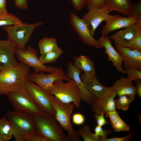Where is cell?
<instances>
[{
  "label": "cell",
  "instance_id": "f546056e",
  "mask_svg": "<svg viewBox=\"0 0 141 141\" xmlns=\"http://www.w3.org/2000/svg\"><path fill=\"white\" fill-rule=\"evenodd\" d=\"M126 47L141 51V29L138 30Z\"/></svg>",
  "mask_w": 141,
  "mask_h": 141
},
{
  "label": "cell",
  "instance_id": "83f0119b",
  "mask_svg": "<svg viewBox=\"0 0 141 141\" xmlns=\"http://www.w3.org/2000/svg\"><path fill=\"white\" fill-rule=\"evenodd\" d=\"M77 131L85 141H101L100 137L99 138L96 137L88 125L80 127Z\"/></svg>",
  "mask_w": 141,
  "mask_h": 141
},
{
  "label": "cell",
  "instance_id": "52a82bcc",
  "mask_svg": "<svg viewBox=\"0 0 141 141\" xmlns=\"http://www.w3.org/2000/svg\"><path fill=\"white\" fill-rule=\"evenodd\" d=\"M6 95L15 111L33 115L43 112L25 88Z\"/></svg>",
  "mask_w": 141,
  "mask_h": 141
},
{
  "label": "cell",
  "instance_id": "6da1fadb",
  "mask_svg": "<svg viewBox=\"0 0 141 141\" xmlns=\"http://www.w3.org/2000/svg\"><path fill=\"white\" fill-rule=\"evenodd\" d=\"M30 67L20 62L0 71V96L25 88Z\"/></svg>",
  "mask_w": 141,
  "mask_h": 141
},
{
  "label": "cell",
  "instance_id": "4dcf8cb0",
  "mask_svg": "<svg viewBox=\"0 0 141 141\" xmlns=\"http://www.w3.org/2000/svg\"><path fill=\"white\" fill-rule=\"evenodd\" d=\"M125 74H127V78L133 81L137 79H141V70L137 68L132 67H124Z\"/></svg>",
  "mask_w": 141,
  "mask_h": 141
},
{
  "label": "cell",
  "instance_id": "7a4b0ae2",
  "mask_svg": "<svg viewBox=\"0 0 141 141\" xmlns=\"http://www.w3.org/2000/svg\"><path fill=\"white\" fill-rule=\"evenodd\" d=\"M34 116L37 132L47 141H68L54 116L43 112Z\"/></svg>",
  "mask_w": 141,
  "mask_h": 141
},
{
  "label": "cell",
  "instance_id": "e575fe53",
  "mask_svg": "<svg viewBox=\"0 0 141 141\" xmlns=\"http://www.w3.org/2000/svg\"><path fill=\"white\" fill-rule=\"evenodd\" d=\"M131 15L141 19V1L140 0L136 2L131 3Z\"/></svg>",
  "mask_w": 141,
  "mask_h": 141
},
{
  "label": "cell",
  "instance_id": "ee69618b",
  "mask_svg": "<svg viewBox=\"0 0 141 141\" xmlns=\"http://www.w3.org/2000/svg\"><path fill=\"white\" fill-rule=\"evenodd\" d=\"M141 79H137L134 80L136 85V94L141 97Z\"/></svg>",
  "mask_w": 141,
  "mask_h": 141
},
{
  "label": "cell",
  "instance_id": "603a6c76",
  "mask_svg": "<svg viewBox=\"0 0 141 141\" xmlns=\"http://www.w3.org/2000/svg\"><path fill=\"white\" fill-rule=\"evenodd\" d=\"M73 64L86 74L96 75L95 64L93 61L88 56L84 55L74 56Z\"/></svg>",
  "mask_w": 141,
  "mask_h": 141
},
{
  "label": "cell",
  "instance_id": "8fae6325",
  "mask_svg": "<svg viewBox=\"0 0 141 141\" xmlns=\"http://www.w3.org/2000/svg\"><path fill=\"white\" fill-rule=\"evenodd\" d=\"M69 21L72 26L83 43L89 46L101 48L99 41L93 38L88 25L83 20L72 12L70 14Z\"/></svg>",
  "mask_w": 141,
  "mask_h": 141
},
{
  "label": "cell",
  "instance_id": "60d3db41",
  "mask_svg": "<svg viewBox=\"0 0 141 141\" xmlns=\"http://www.w3.org/2000/svg\"><path fill=\"white\" fill-rule=\"evenodd\" d=\"M104 113L103 112L100 114L95 113L93 115L97 125L101 127L105 125L108 123V121L104 118Z\"/></svg>",
  "mask_w": 141,
  "mask_h": 141
},
{
  "label": "cell",
  "instance_id": "cb8c5ba5",
  "mask_svg": "<svg viewBox=\"0 0 141 141\" xmlns=\"http://www.w3.org/2000/svg\"><path fill=\"white\" fill-rule=\"evenodd\" d=\"M13 130L6 116L0 119V141H7L13 136Z\"/></svg>",
  "mask_w": 141,
  "mask_h": 141
},
{
  "label": "cell",
  "instance_id": "f1b7e54d",
  "mask_svg": "<svg viewBox=\"0 0 141 141\" xmlns=\"http://www.w3.org/2000/svg\"><path fill=\"white\" fill-rule=\"evenodd\" d=\"M22 22L15 15L8 13L7 14L0 16V27L19 24Z\"/></svg>",
  "mask_w": 141,
  "mask_h": 141
},
{
  "label": "cell",
  "instance_id": "9a60e30c",
  "mask_svg": "<svg viewBox=\"0 0 141 141\" xmlns=\"http://www.w3.org/2000/svg\"><path fill=\"white\" fill-rule=\"evenodd\" d=\"M67 65L66 75L69 78L73 79L77 85L81 93V100L88 104H91L96 98L92 93L87 90L81 80L80 76L81 70L76 67L70 61H68Z\"/></svg>",
  "mask_w": 141,
  "mask_h": 141
},
{
  "label": "cell",
  "instance_id": "836d02e7",
  "mask_svg": "<svg viewBox=\"0 0 141 141\" xmlns=\"http://www.w3.org/2000/svg\"><path fill=\"white\" fill-rule=\"evenodd\" d=\"M105 0H88L86 4L89 10L93 8H101L105 7Z\"/></svg>",
  "mask_w": 141,
  "mask_h": 141
},
{
  "label": "cell",
  "instance_id": "4316f807",
  "mask_svg": "<svg viewBox=\"0 0 141 141\" xmlns=\"http://www.w3.org/2000/svg\"><path fill=\"white\" fill-rule=\"evenodd\" d=\"M135 99V98L130 95H123L119 96L118 99L114 100L115 106L119 109L127 111L130 104Z\"/></svg>",
  "mask_w": 141,
  "mask_h": 141
},
{
  "label": "cell",
  "instance_id": "d590c367",
  "mask_svg": "<svg viewBox=\"0 0 141 141\" xmlns=\"http://www.w3.org/2000/svg\"><path fill=\"white\" fill-rule=\"evenodd\" d=\"M95 133L94 135L97 138H101L106 137L108 135L110 134L112 131L111 130H108L103 129L102 127L97 125L95 129Z\"/></svg>",
  "mask_w": 141,
  "mask_h": 141
},
{
  "label": "cell",
  "instance_id": "7c38bea8",
  "mask_svg": "<svg viewBox=\"0 0 141 141\" xmlns=\"http://www.w3.org/2000/svg\"><path fill=\"white\" fill-rule=\"evenodd\" d=\"M140 19L135 16L124 17L119 15L109 14L105 20L106 23L101 30V35L106 36L111 32L126 27Z\"/></svg>",
  "mask_w": 141,
  "mask_h": 141
},
{
  "label": "cell",
  "instance_id": "f35d334b",
  "mask_svg": "<svg viewBox=\"0 0 141 141\" xmlns=\"http://www.w3.org/2000/svg\"><path fill=\"white\" fill-rule=\"evenodd\" d=\"M72 122L73 124L77 125L83 124L85 121L84 116L80 113L74 114L72 116Z\"/></svg>",
  "mask_w": 141,
  "mask_h": 141
},
{
  "label": "cell",
  "instance_id": "8d00e7d4",
  "mask_svg": "<svg viewBox=\"0 0 141 141\" xmlns=\"http://www.w3.org/2000/svg\"><path fill=\"white\" fill-rule=\"evenodd\" d=\"M104 113L109 118L112 127L115 123L121 118L116 109L106 111Z\"/></svg>",
  "mask_w": 141,
  "mask_h": 141
},
{
  "label": "cell",
  "instance_id": "b9f144b4",
  "mask_svg": "<svg viewBox=\"0 0 141 141\" xmlns=\"http://www.w3.org/2000/svg\"><path fill=\"white\" fill-rule=\"evenodd\" d=\"M16 7L20 9L26 10L28 8L27 0H15Z\"/></svg>",
  "mask_w": 141,
  "mask_h": 141
},
{
  "label": "cell",
  "instance_id": "e0dca14e",
  "mask_svg": "<svg viewBox=\"0 0 141 141\" xmlns=\"http://www.w3.org/2000/svg\"><path fill=\"white\" fill-rule=\"evenodd\" d=\"M141 29V19L122 30L109 36L116 44L126 47L134 37L137 31Z\"/></svg>",
  "mask_w": 141,
  "mask_h": 141
},
{
  "label": "cell",
  "instance_id": "d6a6232c",
  "mask_svg": "<svg viewBox=\"0 0 141 141\" xmlns=\"http://www.w3.org/2000/svg\"><path fill=\"white\" fill-rule=\"evenodd\" d=\"M136 132V130L131 131L127 136L122 137H114L107 138L100 137L101 141H129L133 138Z\"/></svg>",
  "mask_w": 141,
  "mask_h": 141
},
{
  "label": "cell",
  "instance_id": "d4e9b609",
  "mask_svg": "<svg viewBox=\"0 0 141 141\" xmlns=\"http://www.w3.org/2000/svg\"><path fill=\"white\" fill-rule=\"evenodd\" d=\"M41 54L50 51L58 47L56 39L54 38L44 37L38 43Z\"/></svg>",
  "mask_w": 141,
  "mask_h": 141
},
{
  "label": "cell",
  "instance_id": "484cf974",
  "mask_svg": "<svg viewBox=\"0 0 141 141\" xmlns=\"http://www.w3.org/2000/svg\"><path fill=\"white\" fill-rule=\"evenodd\" d=\"M63 53L62 49L58 46L50 51L42 54L39 60L44 64L54 62Z\"/></svg>",
  "mask_w": 141,
  "mask_h": 141
},
{
  "label": "cell",
  "instance_id": "74e56055",
  "mask_svg": "<svg viewBox=\"0 0 141 141\" xmlns=\"http://www.w3.org/2000/svg\"><path fill=\"white\" fill-rule=\"evenodd\" d=\"M26 141H47L44 137L39 134L37 132L27 136L25 139Z\"/></svg>",
  "mask_w": 141,
  "mask_h": 141
},
{
  "label": "cell",
  "instance_id": "ab89813d",
  "mask_svg": "<svg viewBox=\"0 0 141 141\" xmlns=\"http://www.w3.org/2000/svg\"><path fill=\"white\" fill-rule=\"evenodd\" d=\"M74 9L78 11L81 9L86 4L88 0H70Z\"/></svg>",
  "mask_w": 141,
  "mask_h": 141
},
{
  "label": "cell",
  "instance_id": "2e32d148",
  "mask_svg": "<svg viewBox=\"0 0 141 141\" xmlns=\"http://www.w3.org/2000/svg\"><path fill=\"white\" fill-rule=\"evenodd\" d=\"M98 41L101 48L104 47L105 49V52L108 57V60L112 62L113 65L118 72L125 74V70L122 67V57L112 46V42L109 38V36H104L101 35Z\"/></svg>",
  "mask_w": 141,
  "mask_h": 141
},
{
  "label": "cell",
  "instance_id": "44dd1931",
  "mask_svg": "<svg viewBox=\"0 0 141 141\" xmlns=\"http://www.w3.org/2000/svg\"><path fill=\"white\" fill-rule=\"evenodd\" d=\"M119 96L124 94L130 95L135 98L136 87L132 81L124 77H121L116 80L113 86Z\"/></svg>",
  "mask_w": 141,
  "mask_h": 141
},
{
  "label": "cell",
  "instance_id": "5b68a950",
  "mask_svg": "<svg viewBox=\"0 0 141 141\" xmlns=\"http://www.w3.org/2000/svg\"><path fill=\"white\" fill-rule=\"evenodd\" d=\"M63 80L59 79L53 82L50 94L63 103L72 102L80 108L81 94L78 86L73 79L66 83Z\"/></svg>",
  "mask_w": 141,
  "mask_h": 141
},
{
  "label": "cell",
  "instance_id": "9c48e42d",
  "mask_svg": "<svg viewBox=\"0 0 141 141\" xmlns=\"http://www.w3.org/2000/svg\"><path fill=\"white\" fill-rule=\"evenodd\" d=\"M24 86L42 110L55 117L54 111L50 101L51 94L45 91L38 85L27 79L25 81Z\"/></svg>",
  "mask_w": 141,
  "mask_h": 141
},
{
  "label": "cell",
  "instance_id": "1f68e13d",
  "mask_svg": "<svg viewBox=\"0 0 141 141\" xmlns=\"http://www.w3.org/2000/svg\"><path fill=\"white\" fill-rule=\"evenodd\" d=\"M112 127L115 131L118 132L129 131L130 130V126L121 118L115 123Z\"/></svg>",
  "mask_w": 141,
  "mask_h": 141
},
{
  "label": "cell",
  "instance_id": "5bb4252c",
  "mask_svg": "<svg viewBox=\"0 0 141 141\" xmlns=\"http://www.w3.org/2000/svg\"><path fill=\"white\" fill-rule=\"evenodd\" d=\"M17 48L8 40L0 41V71L17 64L15 58Z\"/></svg>",
  "mask_w": 141,
  "mask_h": 141
},
{
  "label": "cell",
  "instance_id": "3957f363",
  "mask_svg": "<svg viewBox=\"0 0 141 141\" xmlns=\"http://www.w3.org/2000/svg\"><path fill=\"white\" fill-rule=\"evenodd\" d=\"M6 115L13 128L15 141H23L28 135L37 132L33 115L9 111Z\"/></svg>",
  "mask_w": 141,
  "mask_h": 141
},
{
  "label": "cell",
  "instance_id": "30bf717a",
  "mask_svg": "<svg viewBox=\"0 0 141 141\" xmlns=\"http://www.w3.org/2000/svg\"><path fill=\"white\" fill-rule=\"evenodd\" d=\"M59 79L68 81L70 79L66 76L62 68L55 67L54 71L50 74H45L42 72L39 73L30 72L27 79L28 80L35 83L45 91L50 94L53 82Z\"/></svg>",
  "mask_w": 141,
  "mask_h": 141
},
{
  "label": "cell",
  "instance_id": "ba28073f",
  "mask_svg": "<svg viewBox=\"0 0 141 141\" xmlns=\"http://www.w3.org/2000/svg\"><path fill=\"white\" fill-rule=\"evenodd\" d=\"M16 54L20 63L32 67L35 73L41 72L51 73L55 70V67L47 66L42 63L38 58L37 51L30 46L25 50L17 48Z\"/></svg>",
  "mask_w": 141,
  "mask_h": 141
},
{
  "label": "cell",
  "instance_id": "ffe728a7",
  "mask_svg": "<svg viewBox=\"0 0 141 141\" xmlns=\"http://www.w3.org/2000/svg\"><path fill=\"white\" fill-rule=\"evenodd\" d=\"M80 78L87 90L92 93L96 98L99 97L108 89V87L104 86L99 83L96 76L84 73Z\"/></svg>",
  "mask_w": 141,
  "mask_h": 141
},
{
  "label": "cell",
  "instance_id": "ac0fdd59",
  "mask_svg": "<svg viewBox=\"0 0 141 141\" xmlns=\"http://www.w3.org/2000/svg\"><path fill=\"white\" fill-rule=\"evenodd\" d=\"M109 13L108 8L105 6L101 8L90 9L82 16L81 19L88 26H91V33L93 37L94 36L95 32L97 27L102 22L105 21Z\"/></svg>",
  "mask_w": 141,
  "mask_h": 141
},
{
  "label": "cell",
  "instance_id": "7bdbcfd3",
  "mask_svg": "<svg viewBox=\"0 0 141 141\" xmlns=\"http://www.w3.org/2000/svg\"><path fill=\"white\" fill-rule=\"evenodd\" d=\"M6 0H0V16L8 13L6 9Z\"/></svg>",
  "mask_w": 141,
  "mask_h": 141
},
{
  "label": "cell",
  "instance_id": "7402d4cb",
  "mask_svg": "<svg viewBox=\"0 0 141 141\" xmlns=\"http://www.w3.org/2000/svg\"><path fill=\"white\" fill-rule=\"evenodd\" d=\"M132 0H105V6L108 11H116L123 15H131V5Z\"/></svg>",
  "mask_w": 141,
  "mask_h": 141
},
{
  "label": "cell",
  "instance_id": "d6986e66",
  "mask_svg": "<svg viewBox=\"0 0 141 141\" xmlns=\"http://www.w3.org/2000/svg\"><path fill=\"white\" fill-rule=\"evenodd\" d=\"M116 51L122 57L124 67H132L141 70V51L115 44Z\"/></svg>",
  "mask_w": 141,
  "mask_h": 141
},
{
  "label": "cell",
  "instance_id": "277c9868",
  "mask_svg": "<svg viewBox=\"0 0 141 141\" xmlns=\"http://www.w3.org/2000/svg\"><path fill=\"white\" fill-rule=\"evenodd\" d=\"M50 101L56 120L62 128L67 132L68 141H81L79 134L73 128L70 122L71 115L75 108L74 104L63 103L52 95Z\"/></svg>",
  "mask_w": 141,
  "mask_h": 141
},
{
  "label": "cell",
  "instance_id": "4fadbf2b",
  "mask_svg": "<svg viewBox=\"0 0 141 141\" xmlns=\"http://www.w3.org/2000/svg\"><path fill=\"white\" fill-rule=\"evenodd\" d=\"M117 94L113 86L109 87L107 91L99 97L96 98L92 103L91 109L95 113L116 109L114 99Z\"/></svg>",
  "mask_w": 141,
  "mask_h": 141
},
{
  "label": "cell",
  "instance_id": "8992f818",
  "mask_svg": "<svg viewBox=\"0 0 141 141\" xmlns=\"http://www.w3.org/2000/svg\"><path fill=\"white\" fill-rule=\"evenodd\" d=\"M43 23V21L31 24L22 22L18 24L3 26L2 28L7 34L8 40L18 48L25 50L26 45L35 29Z\"/></svg>",
  "mask_w": 141,
  "mask_h": 141
}]
</instances>
